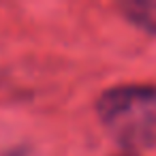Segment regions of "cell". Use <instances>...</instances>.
I'll list each match as a JSON object with an SVG mask.
<instances>
[{
    "label": "cell",
    "mask_w": 156,
    "mask_h": 156,
    "mask_svg": "<svg viewBox=\"0 0 156 156\" xmlns=\"http://www.w3.org/2000/svg\"><path fill=\"white\" fill-rule=\"evenodd\" d=\"M122 11L128 22L137 28L156 34V0H137V2H124Z\"/></svg>",
    "instance_id": "obj_2"
},
{
    "label": "cell",
    "mask_w": 156,
    "mask_h": 156,
    "mask_svg": "<svg viewBox=\"0 0 156 156\" xmlns=\"http://www.w3.org/2000/svg\"><path fill=\"white\" fill-rule=\"evenodd\" d=\"M118 156H133V154H118Z\"/></svg>",
    "instance_id": "obj_3"
},
{
    "label": "cell",
    "mask_w": 156,
    "mask_h": 156,
    "mask_svg": "<svg viewBox=\"0 0 156 156\" xmlns=\"http://www.w3.org/2000/svg\"><path fill=\"white\" fill-rule=\"evenodd\" d=\"M96 111L109 135L124 147L156 145V88H111L98 98Z\"/></svg>",
    "instance_id": "obj_1"
}]
</instances>
